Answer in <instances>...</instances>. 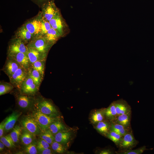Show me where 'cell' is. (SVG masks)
<instances>
[{"label": "cell", "instance_id": "cell-25", "mask_svg": "<svg viewBox=\"0 0 154 154\" xmlns=\"http://www.w3.org/2000/svg\"><path fill=\"white\" fill-rule=\"evenodd\" d=\"M123 136L112 130H110L106 137L114 142L118 148L121 140Z\"/></svg>", "mask_w": 154, "mask_h": 154}, {"label": "cell", "instance_id": "cell-40", "mask_svg": "<svg viewBox=\"0 0 154 154\" xmlns=\"http://www.w3.org/2000/svg\"><path fill=\"white\" fill-rule=\"evenodd\" d=\"M115 153H116V152H114L109 149H105L101 150L98 152V153L100 154H112Z\"/></svg>", "mask_w": 154, "mask_h": 154}, {"label": "cell", "instance_id": "cell-1", "mask_svg": "<svg viewBox=\"0 0 154 154\" xmlns=\"http://www.w3.org/2000/svg\"><path fill=\"white\" fill-rule=\"evenodd\" d=\"M32 117L42 133L48 130L50 125L56 120L55 118L43 114L38 110L33 114Z\"/></svg>", "mask_w": 154, "mask_h": 154}, {"label": "cell", "instance_id": "cell-20", "mask_svg": "<svg viewBox=\"0 0 154 154\" xmlns=\"http://www.w3.org/2000/svg\"><path fill=\"white\" fill-rule=\"evenodd\" d=\"M104 113L106 120L110 122L115 120L117 114L114 102L107 108L104 109Z\"/></svg>", "mask_w": 154, "mask_h": 154}, {"label": "cell", "instance_id": "cell-11", "mask_svg": "<svg viewBox=\"0 0 154 154\" xmlns=\"http://www.w3.org/2000/svg\"><path fill=\"white\" fill-rule=\"evenodd\" d=\"M8 57L17 62L22 68L29 70L31 64L26 54L19 52L8 55Z\"/></svg>", "mask_w": 154, "mask_h": 154}, {"label": "cell", "instance_id": "cell-19", "mask_svg": "<svg viewBox=\"0 0 154 154\" xmlns=\"http://www.w3.org/2000/svg\"><path fill=\"white\" fill-rule=\"evenodd\" d=\"M111 123L110 130L114 131L122 136L132 131L131 127H127L114 122Z\"/></svg>", "mask_w": 154, "mask_h": 154}, {"label": "cell", "instance_id": "cell-4", "mask_svg": "<svg viewBox=\"0 0 154 154\" xmlns=\"http://www.w3.org/2000/svg\"><path fill=\"white\" fill-rule=\"evenodd\" d=\"M23 25L32 34L33 38L40 36L41 31V20L40 13L37 17L29 20Z\"/></svg>", "mask_w": 154, "mask_h": 154}, {"label": "cell", "instance_id": "cell-44", "mask_svg": "<svg viewBox=\"0 0 154 154\" xmlns=\"http://www.w3.org/2000/svg\"><path fill=\"white\" fill-rule=\"evenodd\" d=\"M5 145L1 141L0 142V151H2L4 149Z\"/></svg>", "mask_w": 154, "mask_h": 154}, {"label": "cell", "instance_id": "cell-9", "mask_svg": "<svg viewBox=\"0 0 154 154\" xmlns=\"http://www.w3.org/2000/svg\"><path fill=\"white\" fill-rule=\"evenodd\" d=\"M27 46L21 40L16 38L13 40L9 45L8 51V55L19 52L26 54Z\"/></svg>", "mask_w": 154, "mask_h": 154}, {"label": "cell", "instance_id": "cell-29", "mask_svg": "<svg viewBox=\"0 0 154 154\" xmlns=\"http://www.w3.org/2000/svg\"><path fill=\"white\" fill-rule=\"evenodd\" d=\"M22 128L18 125H16L10 134V136L15 143H17L19 141L20 137L22 132Z\"/></svg>", "mask_w": 154, "mask_h": 154}, {"label": "cell", "instance_id": "cell-15", "mask_svg": "<svg viewBox=\"0 0 154 154\" xmlns=\"http://www.w3.org/2000/svg\"><path fill=\"white\" fill-rule=\"evenodd\" d=\"M15 36L16 38L21 40L25 44L29 43L33 38L32 34L24 25L17 30Z\"/></svg>", "mask_w": 154, "mask_h": 154}, {"label": "cell", "instance_id": "cell-43", "mask_svg": "<svg viewBox=\"0 0 154 154\" xmlns=\"http://www.w3.org/2000/svg\"><path fill=\"white\" fill-rule=\"evenodd\" d=\"M41 151V154H52L51 150L49 148L42 150Z\"/></svg>", "mask_w": 154, "mask_h": 154}, {"label": "cell", "instance_id": "cell-22", "mask_svg": "<svg viewBox=\"0 0 154 154\" xmlns=\"http://www.w3.org/2000/svg\"><path fill=\"white\" fill-rule=\"evenodd\" d=\"M43 36L46 41L52 45L61 37L60 33L52 27Z\"/></svg>", "mask_w": 154, "mask_h": 154}, {"label": "cell", "instance_id": "cell-3", "mask_svg": "<svg viewBox=\"0 0 154 154\" xmlns=\"http://www.w3.org/2000/svg\"><path fill=\"white\" fill-rule=\"evenodd\" d=\"M41 7L42 11L40 13L41 17L48 21L60 11L55 4L54 0L48 1L43 4Z\"/></svg>", "mask_w": 154, "mask_h": 154}, {"label": "cell", "instance_id": "cell-16", "mask_svg": "<svg viewBox=\"0 0 154 154\" xmlns=\"http://www.w3.org/2000/svg\"><path fill=\"white\" fill-rule=\"evenodd\" d=\"M22 113L18 112H14L7 117L4 120V130L8 131L13 129Z\"/></svg>", "mask_w": 154, "mask_h": 154}, {"label": "cell", "instance_id": "cell-24", "mask_svg": "<svg viewBox=\"0 0 154 154\" xmlns=\"http://www.w3.org/2000/svg\"><path fill=\"white\" fill-rule=\"evenodd\" d=\"M29 75L33 79L35 83L39 88L42 79V77L40 72L32 68L28 70Z\"/></svg>", "mask_w": 154, "mask_h": 154}, {"label": "cell", "instance_id": "cell-38", "mask_svg": "<svg viewBox=\"0 0 154 154\" xmlns=\"http://www.w3.org/2000/svg\"><path fill=\"white\" fill-rule=\"evenodd\" d=\"M25 151L29 154H36L37 153V147L33 144L31 143L27 145L25 148Z\"/></svg>", "mask_w": 154, "mask_h": 154}, {"label": "cell", "instance_id": "cell-35", "mask_svg": "<svg viewBox=\"0 0 154 154\" xmlns=\"http://www.w3.org/2000/svg\"><path fill=\"white\" fill-rule=\"evenodd\" d=\"M0 141L7 147H13L15 146V143L13 142L10 135L2 136L0 137Z\"/></svg>", "mask_w": 154, "mask_h": 154}, {"label": "cell", "instance_id": "cell-18", "mask_svg": "<svg viewBox=\"0 0 154 154\" xmlns=\"http://www.w3.org/2000/svg\"><path fill=\"white\" fill-rule=\"evenodd\" d=\"M132 111L127 113L117 115L114 122L127 127H131Z\"/></svg>", "mask_w": 154, "mask_h": 154}, {"label": "cell", "instance_id": "cell-30", "mask_svg": "<svg viewBox=\"0 0 154 154\" xmlns=\"http://www.w3.org/2000/svg\"><path fill=\"white\" fill-rule=\"evenodd\" d=\"M145 146H143L135 149H129L125 151H116L117 154H141L145 150L151 149L146 148Z\"/></svg>", "mask_w": 154, "mask_h": 154}, {"label": "cell", "instance_id": "cell-39", "mask_svg": "<svg viewBox=\"0 0 154 154\" xmlns=\"http://www.w3.org/2000/svg\"><path fill=\"white\" fill-rule=\"evenodd\" d=\"M49 144L44 140L42 139L38 142L37 146V149L40 151L49 147Z\"/></svg>", "mask_w": 154, "mask_h": 154}, {"label": "cell", "instance_id": "cell-32", "mask_svg": "<svg viewBox=\"0 0 154 154\" xmlns=\"http://www.w3.org/2000/svg\"><path fill=\"white\" fill-rule=\"evenodd\" d=\"M13 86L12 84L7 82H0V95L7 94L13 88Z\"/></svg>", "mask_w": 154, "mask_h": 154}, {"label": "cell", "instance_id": "cell-34", "mask_svg": "<svg viewBox=\"0 0 154 154\" xmlns=\"http://www.w3.org/2000/svg\"><path fill=\"white\" fill-rule=\"evenodd\" d=\"M53 135L50 131L48 129L42 133L40 135V137L41 139L46 141L49 144H52L54 140V137Z\"/></svg>", "mask_w": 154, "mask_h": 154}, {"label": "cell", "instance_id": "cell-7", "mask_svg": "<svg viewBox=\"0 0 154 154\" xmlns=\"http://www.w3.org/2000/svg\"><path fill=\"white\" fill-rule=\"evenodd\" d=\"M52 28L56 30L61 37L65 34L67 26L59 11L49 21Z\"/></svg>", "mask_w": 154, "mask_h": 154}, {"label": "cell", "instance_id": "cell-5", "mask_svg": "<svg viewBox=\"0 0 154 154\" xmlns=\"http://www.w3.org/2000/svg\"><path fill=\"white\" fill-rule=\"evenodd\" d=\"M28 70L21 67L9 77L13 86L20 90L23 82L29 75Z\"/></svg>", "mask_w": 154, "mask_h": 154}, {"label": "cell", "instance_id": "cell-6", "mask_svg": "<svg viewBox=\"0 0 154 154\" xmlns=\"http://www.w3.org/2000/svg\"><path fill=\"white\" fill-rule=\"evenodd\" d=\"M138 143L139 141L136 139L132 131L123 136L118 147V151L132 149L135 147Z\"/></svg>", "mask_w": 154, "mask_h": 154}, {"label": "cell", "instance_id": "cell-28", "mask_svg": "<svg viewBox=\"0 0 154 154\" xmlns=\"http://www.w3.org/2000/svg\"><path fill=\"white\" fill-rule=\"evenodd\" d=\"M65 128L64 125L59 121H55L49 126L48 129L53 134H56L64 130Z\"/></svg>", "mask_w": 154, "mask_h": 154}, {"label": "cell", "instance_id": "cell-13", "mask_svg": "<svg viewBox=\"0 0 154 154\" xmlns=\"http://www.w3.org/2000/svg\"><path fill=\"white\" fill-rule=\"evenodd\" d=\"M27 47L26 54L31 65L37 61L45 60L47 54L41 52L34 48L28 46Z\"/></svg>", "mask_w": 154, "mask_h": 154}, {"label": "cell", "instance_id": "cell-33", "mask_svg": "<svg viewBox=\"0 0 154 154\" xmlns=\"http://www.w3.org/2000/svg\"><path fill=\"white\" fill-rule=\"evenodd\" d=\"M45 60H40L34 62L32 65V68L38 71L41 74L42 78L44 72Z\"/></svg>", "mask_w": 154, "mask_h": 154}, {"label": "cell", "instance_id": "cell-23", "mask_svg": "<svg viewBox=\"0 0 154 154\" xmlns=\"http://www.w3.org/2000/svg\"><path fill=\"white\" fill-rule=\"evenodd\" d=\"M71 136L70 132H59L55 135L54 140L60 143H65L69 140Z\"/></svg>", "mask_w": 154, "mask_h": 154}, {"label": "cell", "instance_id": "cell-8", "mask_svg": "<svg viewBox=\"0 0 154 154\" xmlns=\"http://www.w3.org/2000/svg\"><path fill=\"white\" fill-rule=\"evenodd\" d=\"M21 123L24 129L33 135L39 134L41 132L37 123L32 117H26L21 121Z\"/></svg>", "mask_w": 154, "mask_h": 154}, {"label": "cell", "instance_id": "cell-2", "mask_svg": "<svg viewBox=\"0 0 154 154\" xmlns=\"http://www.w3.org/2000/svg\"><path fill=\"white\" fill-rule=\"evenodd\" d=\"M52 45L46 41L43 36L40 35L33 38L27 46L47 54Z\"/></svg>", "mask_w": 154, "mask_h": 154}, {"label": "cell", "instance_id": "cell-36", "mask_svg": "<svg viewBox=\"0 0 154 154\" xmlns=\"http://www.w3.org/2000/svg\"><path fill=\"white\" fill-rule=\"evenodd\" d=\"M41 31L40 35L44 36L51 29L52 27L49 21L43 19L41 16Z\"/></svg>", "mask_w": 154, "mask_h": 154}, {"label": "cell", "instance_id": "cell-41", "mask_svg": "<svg viewBox=\"0 0 154 154\" xmlns=\"http://www.w3.org/2000/svg\"><path fill=\"white\" fill-rule=\"evenodd\" d=\"M38 5L41 7L44 3L52 0H31Z\"/></svg>", "mask_w": 154, "mask_h": 154}, {"label": "cell", "instance_id": "cell-37", "mask_svg": "<svg viewBox=\"0 0 154 154\" xmlns=\"http://www.w3.org/2000/svg\"><path fill=\"white\" fill-rule=\"evenodd\" d=\"M52 149L58 153H63L64 151V148L60 143L55 141L52 144Z\"/></svg>", "mask_w": 154, "mask_h": 154}, {"label": "cell", "instance_id": "cell-26", "mask_svg": "<svg viewBox=\"0 0 154 154\" xmlns=\"http://www.w3.org/2000/svg\"><path fill=\"white\" fill-rule=\"evenodd\" d=\"M33 135L24 129L20 137L21 142L23 144L26 145L31 144L33 140Z\"/></svg>", "mask_w": 154, "mask_h": 154}, {"label": "cell", "instance_id": "cell-17", "mask_svg": "<svg viewBox=\"0 0 154 154\" xmlns=\"http://www.w3.org/2000/svg\"><path fill=\"white\" fill-rule=\"evenodd\" d=\"M21 67L19 64L15 61L8 58L5 63L3 70L9 77Z\"/></svg>", "mask_w": 154, "mask_h": 154}, {"label": "cell", "instance_id": "cell-10", "mask_svg": "<svg viewBox=\"0 0 154 154\" xmlns=\"http://www.w3.org/2000/svg\"><path fill=\"white\" fill-rule=\"evenodd\" d=\"M39 88L29 75L23 82L20 90L23 94H31L37 92Z\"/></svg>", "mask_w": 154, "mask_h": 154}, {"label": "cell", "instance_id": "cell-27", "mask_svg": "<svg viewBox=\"0 0 154 154\" xmlns=\"http://www.w3.org/2000/svg\"><path fill=\"white\" fill-rule=\"evenodd\" d=\"M91 120L94 123H97L100 121L106 120L104 113V109L98 110L92 114L91 117Z\"/></svg>", "mask_w": 154, "mask_h": 154}, {"label": "cell", "instance_id": "cell-12", "mask_svg": "<svg viewBox=\"0 0 154 154\" xmlns=\"http://www.w3.org/2000/svg\"><path fill=\"white\" fill-rule=\"evenodd\" d=\"M38 110L42 113L53 117L56 115L57 111L54 106L49 101L44 100L38 105Z\"/></svg>", "mask_w": 154, "mask_h": 154}, {"label": "cell", "instance_id": "cell-14", "mask_svg": "<svg viewBox=\"0 0 154 154\" xmlns=\"http://www.w3.org/2000/svg\"><path fill=\"white\" fill-rule=\"evenodd\" d=\"M117 115L132 111L130 105L125 100L120 99L114 102Z\"/></svg>", "mask_w": 154, "mask_h": 154}, {"label": "cell", "instance_id": "cell-21", "mask_svg": "<svg viewBox=\"0 0 154 154\" xmlns=\"http://www.w3.org/2000/svg\"><path fill=\"white\" fill-rule=\"evenodd\" d=\"M111 125L110 121L105 120L97 123L96 129L100 134L106 137L110 131Z\"/></svg>", "mask_w": 154, "mask_h": 154}, {"label": "cell", "instance_id": "cell-42", "mask_svg": "<svg viewBox=\"0 0 154 154\" xmlns=\"http://www.w3.org/2000/svg\"><path fill=\"white\" fill-rule=\"evenodd\" d=\"M4 121H2L0 124V137H1L3 136V131L4 130L5 125Z\"/></svg>", "mask_w": 154, "mask_h": 154}, {"label": "cell", "instance_id": "cell-31", "mask_svg": "<svg viewBox=\"0 0 154 154\" xmlns=\"http://www.w3.org/2000/svg\"><path fill=\"white\" fill-rule=\"evenodd\" d=\"M17 102L19 106L23 108H28L31 103L30 98L25 95L19 96L17 98Z\"/></svg>", "mask_w": 154, "mask_h": 154}]
</instances>
